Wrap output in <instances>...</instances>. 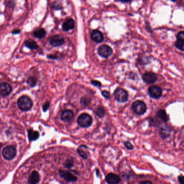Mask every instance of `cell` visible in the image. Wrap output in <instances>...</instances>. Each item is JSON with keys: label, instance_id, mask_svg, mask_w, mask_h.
Returning <instances> with one entry per match:
<instances>
[{"label": "cell", "instance_id": "6da1fadb", "mask_svg": "<svg viewBox=\"0 0 184 184\" xmlns=\"http://www.w3.org/2000/svg\"><path fill=\"white\" fill-rule=\"evenodd\" d=\"M33 101L27 96H22L17 101V106L22 111H28L33 107Z\"/></svg>", "mask_w": 184, "mask_h": 184}, {"label": "cell", "instance_id": "7a4b0ae2", "mask_svg": "<svg viewBox=\"0 0 184 184\" xmlns=\"http://www.w3.org/2000/svg\"><path fill=\"white\" fill-rule=\"evenodd\" d=\"M16 149L13 145H9L5 147L2 150V156L6 160H13L16 155Z\"/></svg>", "mask_w": 184, "mask_h": 184}, {"label": "cell", "instance_id": "3957f363", "mask_svg": "<svg viewBox=\"0 0 184 184\" xmlns=\"http://www.w3.org/2000/svg\"><path fill=\"white\" fill-rule=\"evenodd\" d=\"M132 109L135 114L139 115H143L146 111V105L142 101H135L133 103Z\"/></svg>", "mask_w": 184, "mask_h": 184}, {"label": "cell", "instance_id": "277c9868", "mask_svg": "<svg viewBox=\"0 0 184 184\" xmlns=\"http://www.w3.org/2000/svg\"><path fill=\"white\" fill-rule=\"evenodd\" d=\"M77 123L82 127H89L92 125V117L86 113L81 114L77 119Z\"/></svg>", "mask_w": 184, "mask_h": 184}, {"label": "cell", "instance_id": "5b68a950", "mask_svg": "<svg viewBox=\"0 0 184 184\" xmlns=\"http://www.w3.org/2000/svg\"><path fill=\"white\" fill-rule=\"evenodd\" d=\"M114 96L116 100L119 102H125L128 99L127 92L122 88L117 89L114 93Z\"/></svg>", "mask_w": 184, "mask_h": 184}, {"label": "cell", "instance_id": "8992f818", "mask_svg": "<svg viewBox=\"0 0 184 184\" xmlns=\"http://www.w3.org/2000/svg\"><path fill=\"white\" fill-rule=\"evenodd\" d=\"M59 174L62 178L69 182H75L77 180V178L70 171L60 170Z\"/></svg>", "mask_w": 184, "mask_h": 184}, {"label": "cell", "instance_id": "52a82bcc", "mask_svg": "<svg viewBox=\"0 0 184 184\" xmlns=\"http://www.w3.org/2000/svg\"><path fill=\"white\" fill-rule=\"evenodd\" d=\"M150 96L153 99H159L162 95V91L159 87L157 86H152L149 88L148 90Z\"/></svg>", "mask_w": 184, "mask_h": 184}, {"label": "cell", "instance_id": "ba28073f", "mask_svg": "<svg viewBox=\"0 0 184 184\" xmlns=\"http://www.w3.org/2000/svg\"><path fill=\"white\" fill-rule=\"evenodd\" d=\"M98 54L103 58H108L112 53V50L107 45H103L98 49Z\"/></svg>", "mask_w": 184, "mask_h": 184}, {"label": "cell", "instance_id": "9c48e42d", "mask_svg": "<svg viewBox=\"0 0 184 184\" xmlns=\"http://www.w3.org/2000/svg\"><path fill=\"white\" fill-rule=\"evenodd\" d=\"M64 39L61 36L55 35L49 39V43L52 46L57 47L62 46L64 44Z\"/></svg>", "mask_w": 184, "mask_h": 184}, {"label": "cell", "instance_id": "30bf717a", "mask_svg": "<svg viewBox=\"0 0 184 184\" xmlns=\"http://www.w3.org/2000/svg\"><path fill=\"white\" fill-rule=\"evenodd\" d=\"M105 179L108 184H119L121 181L120 177L113 173H110L107 174Z\"/></svg>", "mask_w": 184, "mask_h": 184}, {"label": "cell", "instance_id": "8fae6325", "mask_svg": "<svg viewBox=\"0 0 184 184\" xmlns=\"http://www.w3.org/2000/svg\"><path fill=\"white\" fill-rule=\"evenodd\" d=\"M12 91L10 85L7 83H1L0 85V94L2 97L8 96Z\"/></svg>", "mask_w": 184, "mask_h": 184}, {"label": "cell", "instance_id": "7c38bea8", "mask_svg": "<svg viewBox=\"0 0 184 184\" xmlns=\"http://www.w3.org/2000/svg\"><path fill=\"white\" fill-rule=\"evenodd\" d=\"M143 79L147 84H152L154 83L157 80L156 75L152 72H146L143 76Z\"/></svg>", "mask_w": 184, "mask_h": 184}, {"label": "cell", "instance_id": "4fadbf2b", "mask_svg": "<svg viewBox=\"0 0 184 184\" xmlns=\"http://www.w3.org/2000/svg\"><path fill=\"white\" fill-rule=\"evenodd\" d=\"M91 38L92 39V41L97 43L102 42L104 39V37L102 33L98 30H94L92 31L91 34Z\"/></svg>", "mask_w": 184, "mask_h": 184}, {"label": "cell", "instance_id": "5bb4252c", "mask_svg": "<svg viewBox=\"0 0 184 184\" xmlns=\"http://www.w3.org/2000/svg\"><path fill=\"white\" fill-rule=\"evenodd\" d=\"M40 180V176L38 172L34 171L30 174L28 179V183L29 184H37Z\"/></svg>", "mask_w": 184, "mask_h": 184}, {"label": "cell", "instance_id": "9a60e30c", "mask_svg": "<svg viewBox=\"0 0 184 184\" xmlns=\"http://www.w3.org/2000/svg\"><path fill=\"white\" fill-rule=\"evenodd\" d=\"M73 115L74 114H73V111H72L65 110L61 114V119L64 122H69L73 119Z\"/></svg>", "mask_w": 184, "mask_h": 184}, {"label": "cell", "instance_id": "2e32d148", "mask_svg": "<svg viewBox=\"0 0 184 184\" xmlns=\"http://www.w3.org/2000/svg\"><path fill=\"white\" fill-rule=\"evenodd\" d=\"M75 23L73 19H69L66 20L65 22L63 23L62 25L63 30L64 31H68L69 30L73 29L75 27Z\"/></svg>", "mask_w": 184, "mask_h": 184}, {"label": "cell", "instance_id": "e0dca14e", "mask_svg": "<svg viewBox=\"0 0 184 184\" xmlns=\"http://www.w3.org/2000/svg\"><path fill=\"white\" fill-rule=\"evenodd\" d=\"M171 133V128L169 126H164V127L161 128L160 131V135L163 138L168 137L170 135Z\"/></svg>", "mask_w": 184, "mask_h": 184}, {"label": "cell", "instance_id": "ac0fdd59", "mask_svg": "<svg viewBox=\"0 0 184 184\" xmlns=\"http://www.w3.org/2000/svg\"><path fill=\"white\" fill-rule=\"evenodd\" d=\"M40 136L38 131H33V130H28V138L30 141L37 140Z\"/></svg>", "mask_w": 184, "mask_h": 184}, {"label": "cell", "instance_id": "d6986e66", "mask_svg": "<svg viewBox=\"0 0 184 184\" xmlns=\"http://www.w3.org/2000/svg\"><path fill=\"white\" fill-rule=\"evenodd\" d=\"M46 35V31L43 28L38 29L34 32V36L36 38L40 39L44 37Z\"/></svg>", "mask_w": 184, "mask_h": 184}, {"label": "cell", "instance_id": "ffe728a7", "mask_svg": "<svg viewBox=\"0 0 184 184\" xmlns=\"http://www.w3.org/2000/svg\"><path fill=\"white\" fill-rule=\"evenodd\" d=\"M157 115H158V117L162 119L164 122H168V115L164 110L160 109L159 111H158V113H157Z\"/></svg>", "mask_w": 184, "mask_h": 184}, {"label": "cell", "instance_id": "44dd1931", "mask_svg": "<svg viewBox=\"0 0 184 184\" xmlns=\"http://www.w3.org/2000/svg\"><path fill=\"white\" fill-rule=\"evenodd\" d=\"M25 44L28 48L31 49V50L38 48L37 44H36L35 41H33V40H28V41H25Z\"/></svg>", "mask_w": 184, "mask_h": 184}, {"label": "cell", "instance_id": "7402d4cb", "mask_svg": "<svg viewBox=\"0 0 184 184\" xmlns=\"http://www.w3.org/2000/svg\"><path fill=\"white\" fill-rule=\"evenodd\" d=\"M96 114L99 117H103L105 114V109L103 107H98L96 111Z\"/></svg>", "mask_w": 184, "mask_h": 184}, {"label": "cell", "instance_id": "603a6c76", "mask_svg": "<svg viewBox=\"0 0 184 184\" xmlns=\"http://www.w3.org/2000/svg\"><path fill=\"white\" fill-rule=\"evenodd\" d=\"M74 165V161L72 159H68L65 160L64 164V166L67 168H71L73 167Z\"/></svg>", "mask_w": 184, "mask_h": 184}, {"label": "cell", "instance_id": "cb8c5ba5", "mask_svg": "<svg viewBox=\"0 0 184 184\" xmlns=\"http://www.w3.org/2000/svg\"><path fill=\"white\" fill-rule=\"evenodd\" d=\"M77 152L79 153V156L82 157L84 160H87L88 158V154L83 149H82L81 146L79 148V149H77Z\"/></svg>", "mask_w": 184, "mask_h": 184}, {"label": "cell", "instance_id": "d4e9b609", "mask_svg": "<svg viewBox=\"0 0 184 184\" xmlns=\"http://www.w3.org/2000/svg\"><path fill=\"white\" fill-rule=\"evenodd\" d=\"M175 46L177 48L184 51V42L178 40L175 43Z\"/></svg>", "mask_w": 184, "mask_h": 184}, {"label": "cell", "instance_id": "484cf974", "mask_svg": "<svg viewBox=\"0 0 184 184\" xmlns=\"http://www.w3.org/2000/svg\"><path fill=\"white\" fill-rule=\"evenodd\" d=\"M36 82H37V80L34 77H30L28 79V84L31 87L35 86L36 85Z\"/></svg>", "mask_w": 184, "mask_h": 184}, {"label": "cell", "instance_id": "4316f807", "mask_svg": "<svg viewBox=\"0 0 184 184\" xmlns=\"http://www.w3.org/2000/svg\"><path fill=\"white\" fill-rule=\"evenodd\" d=\"M80 102H81V104L82 106H88L89 105V103H90V100L89 98L84 97V98H81Z\"/></svg>", "mask_w": 184, "mask_h": 184}, {"label": "cell", "instance_id": "83f0119b", "mask_svg": "<svg viewBox=\"0 0 184 184\" xmlns=\"http://www.w3.org/2000/svg\"><path fill=\"white\" fill-rule=\"evenodd\" d=\"M178 40L184 42V31L179 32L177 36Z\"/></svg>", "mask_w": 184, "mask_h": 184}, {"label": "cell", "instance_id": "f1b7e54d", "mask_svg": "<svg viewBox=\"0 0 184 184\" xmlns=\"http://www.w3.org/2000/svg\"><path fill=\"white\" fill-rule=\"evenodd\" d=\"M124 145L126 148V149H128V150H132L133 149V146L132 144L129 141L125 142Z\"/></svg>", "mask_w": 184, "mask_h": 184}, {"label": "cell", "instance_id": "f546056e", "mask_svg": "<svg viewBox=\"0 0 184 184\" xmlns=\"http://www.w3.org/2000/svg\"><path fill=\"white\" fill-rule=\"evenodd\" d=\"M102 94L103 95V96H104L105 98L108 99L110 97V94L109 92L106 91H104L103 92H102Z\"/></svg>", "mask_w": 184, "mask_h": 184}, {"label": "cell", "instance_id": "4dcf8cb0", "mask_svg": "<svg viewBox=\"0 0 184 184\" xmlns=\"http://www.w3.org/2000/svg\"><path fill=\"white\" fill-rule=\"evenodd\" d=\"M49 107H50V102H47L45 103L43 106V107H42L43 111L44 112H46V111L48 109Z\"/></svg>", "mask_w": 184, "mask_h": 184}, {"label": "cell", "instance_id": "1f68e13d", "mask_svg": "<svg viewBox=\"0 0 184 184\" xmlns=\"http://www.w3.org/2000/svg\"><path fill=\"white\" fill-rule=\"evenodd\" d=\"M91 82V84H92L93 85H94L95 86L98 87L101 86V85H102L100 82H99V81H96V80H92Z\"/></svg>", "mask_w": 184, "mask_h": 184}, {"label": "cell", "instance_id": "d6a6232c", "mask_svg": "<svg viewBox=\"0 0 184 184\" xmlns=\"http://www.w3.org/2000/svg\"><path fill=\"white\" fill-rule=\"evenodd\" d=\"M52 8H53L55 9H61V5L59 4V3H54L53 4H52Z\"/></svg>", "mask_w": 184, "mask_h": 184}, {"label": "cell", "instance_id": "836d02e7", "mask_svg": "<svg viewBox=\"0 0 184 184\" xmlns=\"http://www.w3.org/2000/svg\"><path fill=\"white\" fill-rule=\"evenodd\" d=\"M179 183L180 184H184V176H179L178 177Z\"/></svg>", "mask_w": 184, "mask_h": 184}, {"label": "cell", "instance_id": "e575fe53", "mask_svg": "<svg viewBox=\"0 0 184 184\" xmlns=\"http://www.w3.org/2000/svg\"><path fill=\"white\" fill-rule=\"evenodd\" d=\"M20 32H21V30H19V29H15V30H13L12 31V33L14 34V35H15V34L19 33Z\"/></svg>", "mask_w": 184, "mask_h": 184}, {"label": "cell", "instance_id": "d590c367", "mask_svg": "<svg viewBox=\"0 0 184 184\" xmlns=\"http://www.w3.org/2000/svg\"><path fill=\"white\" fill-rule=\"evenodd\" d=\"M139 184H153L152 183V182H151L150 181H148V180H147V181H142V182H141V183Z\"/></svg>", "mask_w": 184, "mask_h": 184}, {"label": "cell", "instance_id": "8d00e7d4", "mask_svg": "<svg viewBox=\"0 0 184 184\" xmlns=\"http://www.w3.org/2000/svg\"><path fill=\"white\" fill-rule=\"evenodd\" d=\"M121 2H124V3H127V2H131V1H132V0H120Z\"/></svg>", "mask_w": 184, "mask_h": 184}, {"label": "cell", "instance_id": "74e56055", "mask_svg": "<svg viewBox=\"0 0 184 184\" xmlns=\"http://www.w3.org/2000/svg\"><path fill=\"white\" fill-rule=\"evenodd\" d=\"M96 171V175H97V177H98V176H99V174H98V173H99V171H98V169H97Z\"/></svg>", "mask_w": 184, "mask_h": 184}, {"label": "cell", "instance_id": "f35d334b", "mask_svg": "<svg viewBox=\"0 0 184 184\" xmlns=\"http://www.w3.org/2000/svg\"><path fill=\"white\" fill-rule=\"evenodd\" d=\"M171 1H172L173 2H174V1H176V0H171Z\"/></svg>", "mask_w": 184, "mask_h": 184}]
</instances>
